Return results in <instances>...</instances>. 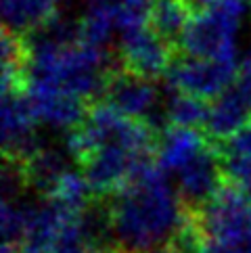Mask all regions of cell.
<instances>
[{"instance_id": "obj_1", "label": "cell", "mask_w": 251, "mask_h": 253, "mask_svg": "<svg viewBox=\"0 0 251 253\" xmlns=\"http://www.w3.org/2000/svg\"><path fill=\"white\" fill-rule=\"evenodd\" d=\"M153 126L115 111L109 103L88 109L84 122L69 132L67 153L74 157L94 195L113 197L155 166Z\"/></svg>"}, {"instance_id": "obj_2", "label": "cell", "mask_w": 251, "mask_h": 253, "mask_svg": "<svg viewBox=\"0 0 251 253\" xmlns=\"http://www.w3.org/2000/svg\"><path fill=\"white\" fill-rule=\"evenodd\" d=\"M107 222L118 247L130 253H164L191 222V210L184 207L182 197L164 171L151 166L113 195Z\"/></svg>"}, {"instance_id": "obj_3", "label": "cell", "mask_w": 251, "mask_h": 253, "mask_svg": "<svg viewBox=\"0 0 251 253\" xmlns=\"http://www.w3.org/2000/svg\"><path fill=\"white\" fill-rule=\"evenodd\" d=\"M201 237L251 245V197L235 186H222L199 210H191Z\"/></svg>"}, {"instance_id": "obj_4", "label": "cell", "mask_w": 251, "mask_h": 253, "mask_svg": "<svg viewBox=\"0 0 251 253\" xmlns=\"http://www.w3.org/2000/svg\"><path fill=\"white\" fill-rule=\"evenodd\" d=\"M241 13L230 8H209L193 17L178 48L188 57L237 61V30Z\"/></svg>"}, {"instance_id": "obj_5", "label": "cell", "mask_w": 251, "mask_h": 253, "mask_svg": "<svg viewBox=\"0 0 251 253\" xmlns=\"http://www.w3.org/2000/svg\"><path fill=\"white\" fill-rule=\"evenodd\" d=\"M237 61H216L199 57H176L167 71V84L174 92L213 101L237 80Z\"/></svg>"}, {"instance_id": "obj_6", "label": "cell", "mask_w": 251, "mask_h": 253, "mask_svg": "<svg viewBox=\"0 0 251 253\" xmlns=\"http://www.w3.org/2000/svg\"><path fill=\"white\" fill-rule=\"evenodd\" d=\"M174 48L176 46L172 42L164 40L147 25V28L122 34L118 59L124 71L153 82L161 76H167L176 59Z\"/></svg>"}, {"instance_id": "obj_7", "label": "cell", "mask_w": 251, "mask_h": 253, "mask_svg": "<svg viewBox=\"0 0 251 253\" xmlns=\"http://www.w3.org/2000/svg\"><path fill=\"white\" fill-rule=\"evenodd\" d=\"M105 98L115 111L145 124L159 122L166 105H161V92L151 80L132 76L128 71H113L105 88Z\"/></svg>"}, {"instance_id": "obj_8", "label": "cell", "mask_w": 251, "mask_h": 253, "mask_svg": "<svg viewBox=\"0 0 251 253\" xmlns=\"http://www.w3.org/2000/svg\"><path fill=\"white\" fill-rule=\"evenodd\" d=\"M38 126L23 90L2 94V149L6 161L23 164L42 147L36 134Z\"/></svg>"}, {"instance_id": "obj_9", "label": "cell", "mask_w": 251, "mask_h": 253, "mask_svg": "<svg viewBox=\"0 0 251 253\" xmlns=\"http://www.w3.org/2000/svg\"><path fill=\"white\" fill-rule=\"evenodd\" d=\"M23 94L28 98L36 120L42 126L55 130H74L86 117V101L78 96H71L63 90L28 84L23 88Z\"/></svg>"}, {"instance_id": "obj_10", "label": "cell", "mask_w": 251, "mask_h": 253, "mask_svg": "<svg viewBox=\"0 0 251 253\" xmlns=\"http://www.w3.org/2000/svg\"><path fill=\"white\" fill-rule=\"evenodd\" d=\"M174 178L176 191L188 205V210H199L222 188V157L209 144L199 157L193 159L186 168H182Z\"/></svg>"}, {"instance_id": "obj_11", "label": "cell", "mask_w": 251, "mask_h": 253, "mask_svg": "<svg viewBox=\"0 0 251 253\" xmlns=\"http://www.w3.org/2000/svg\"><path fill=\"white\" fill-rule=\"evenodd\" d=\"M76 215L80 213L63 210L48 199L38 205H28V222L17 247L21 253H52L59 234Z\"/></svg>"}, {"instance_id": "obj_12", "label": "cell", "mask_w": 251, "mask_h": 253, "mask_svg": "<svg viewBox=\"0 0 251 253\" xmlns=\"http://www.w3.org/2000/svg\"><path fill=\"white\" fill-rule=\"evenodd\" d=\"M251 124V94L232 84L209 105L205 130L213 140L232 138Z\"/></svg>"}, {"instance_id": "obj_13", "label": "cell", "mask_w": 251, "mask_h": 253, "mask_svg": "<svg viewBox=\"0 0 251 253\" xmlns=\"http://www.w3.org/2000/svg\"><path fill=\"white\" fill-rule=\"evenodd\" d=\"M209 147L197 130L188 128H169L161 134L155 147V166L164 171L166 176H176L182 168H186L193 159H197L201 153Z\"/></svg>"}, {"instance_id": "obj_14", "label": "cell", "mask_w": 251, "mask_h": 253, "mask_svg": "<svg viewBox=\"0 0 251 253\" xmlns=\"http://www.w3.org/2000/svg\"><path fill=\"white\" fill-rule=\"evenodd\" d=\"M59 0H2L4 28L15 34L32 36L57 21Z\"/></svg>"}, {"instance_id": "obj_15", "label": "cell", "mask_w": 251, "mask_h": 253, "mask_svg": "<svg viewBox=\"0 0 251 253\" xmlns=\"http://www.w3.org/2000/svg\"><path fill=\"white\" fill-rule=\"evenodd\" d=\"M19 168L23 171L25 186H34L44 197L71 169L65 153L57 149H46V147H40L28 161L19 164Z\"/></svg>"}, {"instance_id": "obj_16", "label": "cell", "mask_w": 251, "mask_h": 253, "mask_svg": "<svg viewBox=\"0 0 251 253\" xmlns=\"http://www.w3.org/2000/svg\"><path fill=\"white\" fill-rule=\"evenodd\" d=\"M195 15L197 11L191 0H153L149 11V28L178 46Z\"/></svg>"}, {"instance_id": "obj_17", "label": "cell", "mask_w": 251, "mask_h": 253, "mask_svg": "<svg viewBox=\"0 0 251 253\" xmlns=\"http://www.w3.org/2000/svg\"><path fill=\"white\" fill-rule=\"evenodd\" d=\"M90 195H94V193H92L90 184H88L84 171H78L71 168L67 174L52 186V191L46 195V199L71 213H84L88 210V199H90Z\"/></svg>"}, {"instance_id": "obj_18", "label": "cell", "mask_w": 251, "mask_h": 253, "mask_svg": "<svg viewBox=\"0 0 251 253\" xmlns=\"http://www.w3.org/2000/svg\"><path fill=\"white\" fill-rule=\"evenodd\" d=\"M209 113V105L197 96H188L174 92V96L166 103L164 120L174 128H188L197 130L199 126H205Z\"/></svg>"}, {"instance_id": "obj_19", "label": "cell", "mask_w": 251, "mask_h": 253, "mask_svg": "<svg viewBox=\"0 0 251 253\" xmlns=\"http://www.w3.org/2000/svg\"><path fill=\"white\" fill-rule=\"evenodd\" d=\"M0 222H2L4 243L19 245L25 230V222H28V203H21L19 199H4Z\"/></svg>"}, {"instance_id": "obj_20", "label": "cell", "mask_w": 251, "mask_h": 253, "mask_svg": "<svg viewBox=\"0 0 251 253\" xmlns=\"http://www.w3.org/2000/svg\"><path fill=\"white\" fill-rule=\"evenodd\" d=\"M222 168L228 184L251 197V155H222Z\"/></svg>"}, {"instance_id": "obj_21", "label": "cell", "mask_w": 251, "mask_h": 253, "mask_svg": "<svg viewBox=\"0 0 251 253\" xmlns=\"http://www.w3.org/2000/svg\"><path fill=\"white\" fill-rule=\"evenodd\" d=\"M201 234V232H199ZM191 253H251V245H239V243H222L199 237L197 245Z\"/></svg>"}, {"instance_id": "obj_22", "label": "cell", "mask_w": 251, "mask_h": 253, "mask_svg": "<svg viewBox=\"0 0 251 253\" xmlns=\"http://www.w3.org/2000/svg\"><path fill=\"white\" fill-rule=\"evenodd\" d=\"M222 155H251V124L224 142Z\"/></svg>"}, {"instance_id": "obj_23", "label": "cell", "mask_w": 251, "mask_h": 253, "mask_svg": "<svg viewBox=\"0 0 251 253\" xmlns=\"http://www.w3.org/2000/svg\"><path fill=\"white\" fill-rule=\"evenodd\" d=\"M243 2L245 0H191L197 13L209 11V8H230V11L243 13Z\"/></svg>"}, {"instance_id": "obj_24", "label": "cell", "mask_w": 251, "mask_h": 253, "mask_svg": "<svg viewBox=\"0 0 251 253\" xmlns=\"http://www.w3.org/2000/svg\"><path fill=\"white\" fill-rule=\"evenodd\" d=\"M235 84H237L239 88H243L245 92L251 94V52H247V55L243 57V61L239 63Z\"/></svg>"}, {"instance_id": "obj_25", "label": "cell", "mask_w": 251, "mask_h": 253, "mask_svg": "<svg viewBox=\"0 0 251 253\" xmlns=\"http://www.w3.org/2000/svg\"><path fill=\"white\" fill-rule=\"evenodd\" d=\"M94 253H130V251H126L124 247H105V249H98Z\"/></svg>"}, {"instance_id": "obj_26", "label": "cell", "mask_w": 251, "mask_h": 253, "mask_svg": "<svg viewBox=\"0 0 251 253\" xmlns=\"http://www.w3.org/2000/svg\"><path fill=\"white\" fill-rule=\"evenodd\" d=\"M245 2H247V4H249V6H251V0H245Z\"/></svg>"}]
</instances>
